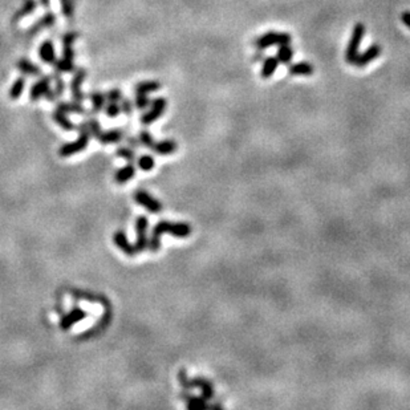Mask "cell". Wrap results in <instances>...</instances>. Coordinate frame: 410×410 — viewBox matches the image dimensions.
<instances>
[{"label": "cell", "mask_w": 410, "mask_h": 410, "mask_svg": "<svg viewBox=\"0 0 410 410\" xmlns=\"http://www.w3.org/2000/svg\"><path fill=\"white\" fill-rule=\"evenodd\" d=\"M192 232V228L189 223L185 222H167L160 221L151 230V237L149 239V250L151 252H158L161 248V235L170 234L175 238H187Z\"/></svg>", "instance_id": "6da1fadb"}, {"label": "cell", "mask_w": 410, "mask_h": 410, "mask_svg": "<svg viewBox=\"0 0 410 410\" xmlns=\"http://www.w3.org/2000/svg\"><path fill=\"white\" fill-rule=\"evenodd\" d=\"M90 137H92V135H90L87 121L83 122V124H80V126H79V138L73 142H67V144L61 145V148L58 149V155H60V157L67 158L71 157V155H74V154L77 153H80V151L85 150V149L88 148Z\"/></svg>", "instance_id": "7a4b0ae2"}, {"label": "cell", "mask_w": 410, "mask_h": 410, "mask_svg": "<svg viewBox=\"0 0 410 410\" xmlns=\"http://www.w3.org/2000/svg\"><path fill=\"white\" fill-rule=\"evenodd\" d=\"M364 35H365V26L362 23H357L353 28L352 36H350V40L345 51V60L348 64H353L356 57L359 56V49Z\"/></svg>", "instance_id": "3957f363"}, {"label": "cell", "mask_w": 410, "mask_h": 410, "mask_svg": "<svg viewBox=\"0 0 410 410\" xmlns=\"http://www.w3.org/2000/svg\"><path fill=\"white\" fill-rule=\"evenodd\" d=\"M291 43V35L285 32H267L264 35L259 36L255 40V47L259 51H264L268 47L272 45H282V44H289Z\"/></svg>", "instance_id": "277c9868"}, {"label": "cell", "mask_w": 410, "mask_h": 410, "mask_svg": "<svg viewBox=\"0 0 410 410\" xmlns=\"http://www.w3.org/2000/svg\"><path fill=\"white\" fill-rule=\"evenodd\" d=\"M148 230H149V219L145 215H140L135 219V232H137V241L134 243L135 252H144L146 248L149 247V238H148Z\"/></svg>", "instance_id": "5b68a950"}, {"label": "cell", "mask_w": 410, "mask_h": 410, "mask_svg": "<svg viewBox=\"0 0 410 410\" xmlns=\"http://www.w3.org/2000/svg\"><path fill=\"white\" fill-rule=\"evenodd\" d=\"M166 106H167V101L166 99H164V97H157V99L151 100L150 110L144 113L141 117L142 125L149 126L151 125L154 121H157L158 119H161V115L164 114Z\"/></svg>", "instance_id": "8992f818"}, {"label": "cell", "mask_w": 410, "mask_h": 410, "mask_svg": "<svg viewBox=\"0 0 410 410\" xmlns=\"http://www.w3.org/2000/svg\"><path fill=\"white\" fill-rule=\"evenodd\" d=\"M134 201L141 205L142 207H145L148 211L153 212V214H160L162 211V203L158 199L154 198L153 196H150L148 191L145 190H138L134 192Z\"/></svg>", "instance_id": "52a82bcc"}, {"label": "cell", "mask_w": 410, "mask_h": 410, "mask_svg": "<svg viewBox=\"0 0 410 410\" xmlns=\"http://www.w3.org/2000/svg\"><path fill=\"white\" fill-rule=\"evenodd\" d=\"M87 316H88V314L84 311L83 308L74 307V308H72L71 311H68L67 314L63 315V317L60 319V323H58V327H60L61 330L71 329L74 324H77L79 321L84 320V319H85Z\"/></svg>", "instance_id": "ba28073f"}, {"label": "cell", "mask_w": 410, "mask_h": 410, "mask_svg": "<svg viewBox=\"0 0 410 410\" xmlns=\"http://www.w3.org/2000/svg\"><path fill=\"white\" fill-rule=\"evenodd\" d=\"M85 77H87V71L84 68H79L77 71H74V76L72 77L69 87H71L72 97H73V100L77 101V103H83L84 99H85L83 90H81V85H83Z\"/></svg>", "instance_id": "9c48e42d"}, {"label": "cell", "mask_w": 410, "mask_h": 410, "mask_svg": "<svg viewBox=\"0 0 410 410\" xmlns=\"http://www.w3.org/2000/svg\"><path fill=\"white\" fill-rule=\"evenodd\" d=\"M381 52H382L381 45H377V44L370 45V47H369L366 51H364L362 53H359V56L356 57L353 65H356V67H359V68L365 67V65H368L369 63H372L375 58H377L378 56L381 55Z\"/></svg>", "instance_id": "30bf717a"}, {"label": "cell", "mask_w": 410, "mask_h": 410, "mask_svg": "<svg viewBox=\"0 0 410 410\" xmlns=\"http://www.w3.org/2000/svg\"><path fill=\"white\" fill-rule=\"evenodd\" d=\"M181 398L185 402L187 409L190 410H198V409H208V402L207 400L202 397V396H194L190 392L183 391L181 393Z\"/></svg>", "instance_id": "8fae6325"}, {"label": "cell", "mask_w": 410, "mask_h": 410, "mask_svg": "<svg viewBox=\"0 0 410 410\" xmlns=\"http://www.w3.org/2000/svg\"><path fill=\"white\" fill-rule=\"evenodd\" d=\"M192 385L194 388H199L201 389V396H202L205 400H212L215 396V391H214V384H212L210 380H207L206 377H202V376H197V377L191 378Z\"/></svg>", "instance_id": "7c38bea8"}, {"label": "cell", "mask_w": 410, "mask_h": 410, "mask_svg": "<svg viewBox=\"0 0 410 410\" xmlns=\"http://www.w3.org/2000/svg\"><path fill=\"white\" fill-rule=\"evenodd\" d=\"M51 83H52L51 76H44L38 81H36V83L32 85V88H31V90H29V99L32 100V101H37L38 99L44 97L45 92L51 88Z\"/></svg>", "instance_id": "4fadbf2b"}, {"label": "cell", "mask_w": 410, "mask_h": 410, "mask_svg": "<svg viewBox=\"0 0 410 410\" xmlns=\"http://www.w3.org/2000/svg\"><path fill=\"white\" fill-rule=\"evenodd\" d=\"M113 242H114L115 246L119 247L120 250L125 253V255H128V257H134L135 253H137L135 252L134 244H131L130 242L128 241V237H126L124 231L121 230L115 231L114 234H113Z\"/></svg>", "instance_id": "5bb4252c"}, {"label": "cell", "mask_w": 410, "mask_h": 410, "mask_svg": "<svg viewBox=\"0 0 410 410\" xmlns=\"http://www.w3.org/2000/svg\"><path fill=\"white\" fill-rule=\"evenodd\" d=\"M56 23V15L53 12H47L45 15H43L40 19L37 20V22L33 24L31 28H29L28 31V35L29 36H33L36 35L37 32H40L42 29H45V28H51L53 24Z\"/></svg>", "instance_id": "9a60e30c"}, {"label": "cell", "mask_w": 410, "mask_h": 410, "mask_svg": "<svg viewBox=\"0 0 410 410\" xmlns=\"http://www.w3.org/2000/svg\"><path fill=\"white\" fill-rule=\"evenodd\" d=\"M38 56L44 61L45 64H55L56 63V52L53 43L51 40H45L40 48H38Z\"/></svg>", "instance_id": "2e32d148"}, {"label": "cell", "mask_w": 410, "mask_h": 410, "mask_svg": "<svg viewBox=\"0 0 410 410\" xmlns=\"http://www.w3.org/2000/svg\"><path fill=\"white\" fill-rule=\"evenodd\" d=\"M177 148H178V145H177L175 141L164 140V141L154 142V145L151 146V150L154 153H157L158 155H169V154H173L177 150Z\"/></svg>", "instance_id": "e0dca14e"}, {"label": "cell", "mask_w": 410, "mask_h": 410, "mask_svg": "<svg viewBox=\"0 0 410 410\" xmlns=\"http://www.w3.org/2000/svg\"><path fill=\"white\" fill-rule=\"evenodd\" d=\"M124 138V131L121 129H110V130L106 131H101L97 137L100 142L103 145H108V144H117Z\"/></svg>", "instance_id": "ac0fdd59"}, {"label": "cell", "mask_w": 410, "mask_h": 410, "mask_svg": "<svg viewBox=\"0 0 410 410\" xmlns=\"http://www.w3.org/2000/svg\"><path fill=\"white\" fill-rule=\"evenodd\" d=\"M135 175V166L131 162H129L126 166L121 167L115 171L114 174V181L120 185H124V183L129 182L130 180H133Z\"/></svg>", "instance_id": "d6986e66"}, {"label": "cell", "mask_w": 410, "mask_h": 410, "mask_svg": "<svg viewBox=\"0 0 410 410\" xmlns=\"http://www.w3.org/2000/svg\"><path fill=\"white\" fill-rule=\"evenodd\" d=\"M16 67L22 73L28 74V76H40L42 74V69L26 57L20 58L16 63Z\"/></svg>", "instance_id": "ffe728a7"}, {"label": "cell", "mask_w": 410, "mask_h": 410, "mask_svg": "<svg viewBox=\"0 0 410 410\" xmlns=\"http://www.w3.org/2000/svg\"><path fill=\"white\" fill-rule=\"evenodd\" d=\"M314 67L312 64L307 61H301V63H295V64L289 65L288 72L292 76H311L314 74Z\"/></svg>", "instance_id": "44dd1931"}, {"label": "cell", "mask_w": 410, "mask_h": 410, "mask_svg": "<svg viewBox=\"0 0 410 410\" xmlns=\"http://www.w3.org/2000/svg\"><path fill=\"white\" fill-rule=\"evenodd\" d=\"M56 109L61 110L63 113H74V114H88V110L81 105V103H77V101H73V103H67V101H63V103H57L56 105Z\"/></svg>", "instance_id": "7402d4cb"}, {"label": "cell", "mask_w": 410, "mask_h": 410, "mask_svg": "<svg viewBox=\"0 0 410 410\" xmlns=\"http://www.w3.org/2000/svg\"><path fill=\"white\" fill-rule=\"evenodd\" d=\"M278 65H279V60H278V57H274V56L264 57V60H263L260 76H262L263 79H269V77L274 76V73L276 72V69H278Z\"/></svg>", "instance_id": "603a6c76"}, {"label": "cell", "mask_w": 410, "mask_h": 410, "mask_svg": "<svg viewBox=\"0 0 410 410\" xmlns=\"http://www.w3.org/2000/svg\"><path fill=\"white\" fill-rule=\"evenodd\" d=\"M162 84L160 81H154V80H148V81H141L138 83L137 85L134 87L135 93H144V94H150L153 92H157V90L161 89Z\"/></svg>", "instance_id": "cb8c5ba5"}, {"label": "cell", "mask_w": 410, "mask_h": 410, "mask_svg": "<svg viewBox=\"0 0 410 410\" xmlns=\"http://www.w3.org/2000/svg\"><path fill=\"white\" fill-rule=\"evenodd\" d=\"M52 119H53V121H55L56 124H57V125L60 126L61 129H64V130L71 131V130H74V129L77 128V126L74 125L73 122H72L71 120L68 119L67 114H65V113H63L61 110H58V109H56L55 112L52 113Z\"/></svg>", "instance_id": "d4e9b609"}, {"label": "cell", "mask_w": 410, "mask_h": 410, "mask_svg": "<svg viewBox=\"0 0 410 410\" xmlns=\"http://www.w3.org/2000/svg\"><path fill=\"white\" fill-rule=\"evenodd\" d=\"M89 99L92 101V109H93L94 113H99L105 108V103H106V96L103 93V92H99V90H94L92 93L89 94Z\"/></svg>", "instance_id": "484cf974"}, {"label": "cell", "mask_w": 410, "mask_h": 410, "mask_svg": "<svg viewBox=\"0 0 410 410\" xmlns=\"http://www.w3.org/2000/svg\"><path fill=\"white\" fill-rule=\"evenodd\" d=\"M279 63L284 65H288L291 63L292 57H294V49L291 48L289 44H282L279 45V49H278V55H276Z\"/></svg>", "instance_id": "4316f807"}, {"label": "cell", "mask_w": 410, "mask_h": 410, "mask_svg": "<svg viewBox=\"0 0 410 410\" xmlns=\"http://www.w3.org/2000/svg\"><path fill=\"white\" fill-rule=\"evenodd\" d=\"M36 7H37V2L36 0H27L26 3L23 4L22 8L15 13L13 20L17 22V20H22L24 16H28V15H31L36 10Z\"/></svg>", "instance_id": "83f0119b"}, {"label": "cell", "mask_w": 410, "mask_h": 410, "mask_svg": "<svg viewBox=\"0 0 410 410\" xmlns=\"http://www.w3.org/2000/svg\"><path fill=\"white\" fill-rule=\"evenodd\" d=\"M24 87H26V79H24V77H17L10 89V99L11 100L19 99V97L23 94Z\"/></svg>", "instance_id": "f1b7e54d"}, {"label": "cell", "mask_w": 410, "mask_h": 410, "mask_svg": "<svg viewBox=\"0 0 410 410\" xmlns=\"http://www.w3.org/2000/svg\"><path fill=\"white\" fill-rule=\"evenodd\" d=\"M55 69L57 73H69V72L74 71V63L63 57L60 60H56Z\"/></svg>", "instance_id": "f546056e"}, {"label": "cell", "mask_w": 410, "mask_h": 410, "mask_svg": "<svg viewBox=\"0 0 410 410\" xmlns=\"http://www.w3.org/2000/svg\"><path fill=\"white\" fill-rule=\"evenodd\" d=\"M177 377H178V382L181 384V386H182L183 391H192L194 389V385H192V381L189 378V375H187L186 369H181L180 372H178V375H177Z\"/></svg>", "instance_id": "4dcf8cb0"}, {"label": "cell", "mask_w": 410, "mask_h": 410, "mask_svg": "<svg viewBox=\"0 0 410 410\" xmlns=\"http://www.w3.org/2000/svg\"><path fill=\"white\" fill-rule=\"evenodd\" d=\"M154 166H155V161L149 154H145V155H141L138 158V167L142 171H150V170L154 169Z\"/></svg>", "instance_id": "1f68e13d"}, {"label": "cell", "mask_w": 410, "mask_h": 410, "mask_svg": "<svg viewBox=\"0 0 410 410\" xmlns=\"http://www.w3.org/2000/svg\"><path fill=\"white\" fill-rule=\"evenodd\" d=\"M115 155H117V157H120V158H122V160L128 161V162H131V164H133V162L135 161V153H134V151L131 150V149H129V148H125V146H124V148L117 149V151H115Z\"/></svg>", "instance_id": "d6a6232c"}, {"label": "cell", "mask_w": 410, "mask_h": 410, "mask_svg": "<svg viewBox=\"0 0 410 410\" xmlns=\"http://www.w3.org/2000/svg\"><path fill=\"white\" fill-rule=\"evenodd\" d=\"M150 103H151V100L149 99L148 94L135 93L134 105H135V108H137V109H140V110L146 109L148 106H150Z\"/></svg>", "instance_id": "836d02e7"}, {"label": "cell", "mask_w": 410, "mask_h": 410, "mask_svg": "<svg viewBox=\"0 0 410 410\" xmlns=\"http://www.w3.org/2000/svg\"><path fill=\"white\" fill-rule=\"evenodd\" d=\"M138 141H140V144H141L142 146L149 149H151V146H153L154 142H155L154 141L153 135H151V133L149 130H142L141 133H140Z\"/></svg>", "instance_id": "e575fe53"}, {"label": "cell", "mask_w": 410, "mask_h": 410, "mask_svg": "<svg viewBox=\"0 0 410 410\" xmlns=\"http://www.w3.org/2000/svg\"><path fill=\"white\" fill-rule=\"evenodd\" d=\"M105 113L110 119H115L121 113V106L119 105V103H109L108 105H105Z\"/></svg>", "instance_id": "d590c367"}, {"label": "cell", "mask_w": 410, "mask_h": 410, "mask_svg": "<svg viewBox=\"0 0 410 410\" xmlns=\"http://www.w3.org/2000/svg\"><path fill=\"white\" fill-rule=\"evenodd\" d=\"M60 2L64 16L68 17V19L73 17V3H72V0H60Z\"/></svg>", "instance_id": "8d00e7d4"}, {"label": "cell", "mask_w": 410, "mask_h": 410, "mask_svg": "<svg viewBox=\"0 0 410 410\" xmlns=\"http://www.w3.org/2000/svg\"><path fill=\"white\" fill-rule=\"evenodd\" d=\"M88 124V128H89V131H90V135H93V137H99V134L101 133V125H100V122L97 121L96 119H90L87 121Z\"/></svg>", "instance_id": "74e56055"}, {"label": "cell", "mask_w": 410, "mask_h": 410, "mask_svg": "<svg viewBox=\"0 0 410 410\" xmlns=\"http://www.w3.org/2000/svg\"><path fill=\"white\" fill-rule=\"evenodd\" d=\"M105 96H106V100H108L109 103H119V101H121L122 100V93L119 88H114V89L108 90V92L105 93Z\"/></svg>", "instance_id": "f35d334b"}, {"label": "cell", "mask_w": 410, "mask_h": 410, "mask_svg": "<svg viewBox=\"0 0 410 410\" xmlns=\"http://www.w3.org/2000/svg\"><path fill=\"white\" fill-rule=\"evenodd\" d=\"M53 80H55V92L57 94V97L63 96L64 94V89H65V84L63 81V79L60 77V74L56 72V74L53 76Z\"/></svg>", "instance_id": "ab89813d"}, {"label": "cell", "mask_w": 410, "mask_h": 410, "mask_svg": "<svg viewBox=\"0 0 410 410\" xmlns=\"http://www.w3.org/2000/svg\"><path fill=\"white\" fill-rule=\"evenodd\" d=\"M77 38H79V33L77 32L65 33V35H63V37H61L63 47H65V45H73V43L76 42Z\"/></svg>", "instance_id": "60d3db41"}, {"label": "cell", "mask_w": 410, "mask_h": 410, "mask_svg": "<svg viewBox=\"0 0 410 410\" xmlns=\"http://www.w3.org/2000/svg\"><path fill=\"white\" fill-rule=\"evenodd\" d=\"M121 112L125 113L126 115H130L131 112H133V103L129 99H122Z\"/></svg>", "instance_id": "b9f144b4"}, {"label": "cell", "mask_w": 410, "mask_h": 410, "mask_svg": "<svg viewBox=\"0 0 410 410\" xmlns=\"http://www.w3.org/2000/svg\"><path fill=\"white\" fill-rule=\"evenodd\" d=\"M63 57L67 58V60H74V49L73 45H65L64 49H63Z\"/></svg>", "instance_id": "7bdbcfd3"}, {"label": "cell", "mask_w": 410, "mask_h": 410, "mask_svg": "<svg viewBox=\"0 0 410 410\" xmlns=\"http://www.w3.org/2000/svg\"><path fill=\"white\" fill-rule=\"evenodd\" d=\"M44 97L48 100V101H51V103H55L56 99H57V94H56L55 89H51V88H49V89L45 92Z\"/></svg>", "instance_id": "ee69618b"}, {"label": "cell", "mask_w": 410, "mask_h": 410, "mask_svg": "<svg viewBox=\"0 0 410 410\" xmlns=\"http://www.w3.org/2000/svg\"><path fill=\"white\" fill-rule=\"evenodd\" d=\"M401 20L404 23L407 28H410V12H404L401 15Z\"/></svg>", "instance_id": "f6af8a7d"}, {"label": "cell", "mask_w": 410, "mask_h": 410, "mask_svg": "<svg viewBox=\"0 0 410 410\" xmlns=\"http://www.w3.org/2000/svg\"><path fill=\"white\" fill-rule=\"evenodd\" d=\"M262 58H264V53H263V51H259L257 55L253 56L252 60L255 61V63H258V61H262Z\"/></svg>", "instance_id": "bcb514c9"}, {"label": "cell", "mask_w": 410, "mask_h": 410, "mask_svg": "<svg viewBox=\"0 0 410 410\" xmlns=\"http://www.w3.org/2000/svg\"><path fill=\"white\" fill-rule=\"evenodd\" d=\"M129 144H130L131 146H135V148H137L138 144H140V141H137V140H133V138H129Z\"/></svg>", "instance_id": "7dc6e473"}, {"label": "cell", "mask_w": 410, "mask_h": 410, "mask_svg": "<svg viewBox=\"0 0 410 410\" xmlns=\"http://www.w3.org/2000/svg\"><path fill=\"white\" fill-rule=\"evenodd\" d=\"M40 3H42L44 7H49V3H51V0H40Z\"/></svg>", "instance_id": "c3c4849f"}]
</instances>
